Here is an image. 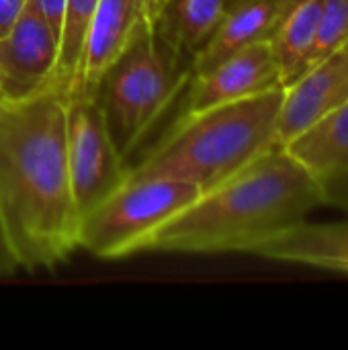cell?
I'll return each instance as SVG.
<instances>
[{"mask_svg": "<svg viewBox=\"0 0 348 350\" xmlns=\"http://www.w3.org/2000/svg\"><path fill=\"white\" fill-rule=\"evenodd\" d=\"M66 107L55 88L0 98V224L18 271H53L78 250Z\"/></svg>", "mask_w": 348, "mask_h": 350, "instance_id": "cell-1", "label": "cell"}, {"mask_svg": "<svg viewBox=\"0 0 348 350\" xmlns=\"http://www.w3.org/2000/svg\"><path fill=\"white\" fill-rule=\"evenodd\" d=\"M326 203L316 178L285 148H273L156 228L146 250L254 252Z\"/></svg>", "mask_w": 348, "mask_h": 350, "instance_id": "cell-2", "label": "cell"}, {"mask_svg": "<svg viewBox=\"0 0 348 350\" xmlns=\"http://www.w3.org/2000/svg\"><path fill=\"white\" fill-rule=\"evenodd\" d=\"M285 86L180 115L164 137L129 168L127 180L174 178L201 193L228 180L260 154L279 148Z\"/></svg>", "mask_w": 348, "mask_h": 350, "instance_id": "cell-3", "label": "cell"}, {"mask_svg": "<svg viewBox=\"0 0 348 350\" xmlns=\"http://www.w3.org/2000/svg\"><path fill=\"white\" fill-rule=\"evenodd\" d=\"M185 57L158 33L154 18L105 72L96 94L125 160L189 82L191 62Z\"/></svg>", "mask_w": 348, "mask_h": 350, "instance_id": "cell-4", "label": "cell"}, {"mask_svg": "<svg viewBox=\"0 0 348 350\" xmlns=\"http://www.w3.org/2000/svg\"><path fill=\"white\" fill-rule=\"evenodd\" d=\"M201 191L174 178L127 180L80 217L78 248L101 260L146 250L156 228L193 203Z\"/></svg>", "mask_w": 348, "mask_h": 350, "instance_id": "cell-5", "label": "cell"}, {"mask_svg": "<svg viewBox=\"0 0 348 350\" xmlns=\"http://www.w3.org/2000/svg\"><path fill=\"white\" fill-rule=\"evenodd\" d=\"M66 111L70 189L76 213L82 217L127 183L131 166L111 137L96 92L70 96Z\"/></svg>", "mask_w": 348, "mask_h": 350, "instance_id": "cell-6", "label": "cell"}, {"mask_svg": "<svg viewBox=\"0 0 348 350\" xmlns=\"http://www.w3.org/2000/svg\"><path fill=\"white\" fill-rule=\"evenodd\" d=\"M55 64V35L25 4L12 29L0 37V98L23 100L51 88Z\"/></svg>", "mask_w": 348, "mask_h": 350, "instance_id": "cell-7", "label": "cell"}, {"mask_svg": "<svg viewBox=\"0 0 348 350\" xmlns=\"http://www.w3.org/2000/svg\"><path fill=\"white\" fill-rule=\"evenodd\" d=\"M279 86H283L281 72L271 41H258L222 59L209 70L191 74L180 115L199 113L209 107L246 98Z\"/></svg>", "mask_w": 348, "mask_h": 350, "instance_id": "cell-8", "label": "cell"}, {"mask_svg": "<svg viewBox=\"0 0 348 350\" xmlns=\"http://www.w3.org/2000/svg\"><path fill=\"white\" fill-rule=\"evenodd\" d=\"M162 2L164 0H98L80 76L70 96L98 90L105 72L129 47L137 33L158 16Z\"/></svg>", "mask_w": 348, "mask_h": 350, "instance_id": "cell-9", "label": "cell"}, {"mask_svg": "<svg viewBox=\"0 0 348 350\" xmlns=\"http://www.w3.org/2000/svg\"><path fill=\"white\" fill-rule=\"evenodd\" d=\"M345 103H348V41L285 88L277 123L279 148Z\"/></svg>", "mask_w": 348, "mask_h": 350, "instance_id": "cell-10", "label": "cell"}, {"mask_svg": "<svg viewBox=\"0 0 348 350\" xmlns=\"http://www.w3.org/2000/svg\"><path fill=\"white\" fill-rule=\"evenodd\" d=\"M324 189L328 203L348 201V103L326 113L285 146Z\"/></svg>", "mask_w": 348, "mask_h": 350, "instance_id": "cell-11", "label": "cell"}, {"mask_svg": "<svg viewBox=\"0 0 348 350\" xmlns=\"http://www.w3.org/2000/svg\"><path fill=\"white\" fill-rule=\"evenodd\" d=\"M297 0H240L228 8L213 35L193 53L191 74L203 72L236 51L269 41Z\"/></svg>", "mask_w": 348, "mask_h": 350, "instance_id": "cell-12", "label": "cell"}, {"mask_svg": "<svg viewBox=\"0 0 348 350\" xmlns=\"http://www.w3.org/2000/svg\"><path fill=\"white\" fill-rule=\"evenodd\" d=\"M256 256L348 273V221H302L254 248Z\"/></svg>", "mask_w": 348, "mask_h": 350, "instance_id": "cell-13", "label": "cell"}, {"mask_svg": "<svg viewBox=\"0 0 348 350\" xmlns=\"http://www.w3.org/2000/svg\"><path fill=\"white\" fill-rule=\"evenodd\" d=\"M324 0H297L273 33L271 47L281 72V84L287 88L310 68V55L318 35Z\"/></svg>", "mask_w": 348, "mask_h": 350, "instance_id": "cell-14", "label": "cell"}, {"mask_svg": "<svg viewBox=\"0 0 348 350\" xmlns=\"http://www.w3.org/2000/svg\"><path fill=\"white\" fill-rule=\"evenodd\" d=\"M228 6V0H164L156 16V29L172 47L193 57L213 35Z\"/></svg>", "mask_w": 348, "mask_h": 350, "instance_id": "cell-15", "label": "cell"}, {"mask_svg": "<svg viewBox=\"0 0 348 350\" xmlns=\"http://www.w3.org/2000/svg\"><path fill=\"white\" fill-rule=\"evenodd\" d=\"M96 6H98V0H68L66 2V14H64L59 39H57V64H55V72L51 80V88L59 90L66 98L76 88Z\"/></svg>", "mask_w": 348, "mask_h": 350, "instance_id": "cell-16", "label": "cell"}, {"mask_svg": "<svg viewBox=\"0 0 348 350\" xmlns=\"http://www.w3.org/2000/svg\"><path fill=\"white\" fill-rule=\"evenodd\" d=\"M66 2L68 0H27V4L45 21V25L51 29L55 39H59L64 14H66Z\"/></svg>", "mask_w": 348, "mask_h": 350, "instance_id": "cell-17", "label": "cell"}, {"mask_svg": "<svg viewBox=\"0 0 348 350\" xmlns=\"http://www.w3.org/2000/svg\"><path fill=\"white\" fill-rule=\"evenodd\" d=\"M25 4L27 0H0V37H4L12 29Z\"/></svg>", "mask_w": 348, "mask_h": 350, "instance_id": "cell-18", "label": "cell"}, {"mask_svg": "<svg viewBox=\"0 0 348 350\" xmlns=\"http://www.w3.org/2000/svg\"><path fill=\"white\" fill-rule=\"evenodd\" d=\"M18 271L16 262H14V256L10 252V246H8V240H6V234L2 230V224H0V277H10Z\"/></svg>", "mask_w": 348, "mask_h": 350, "instance_id": "cell-19", "label": "cell"}, {"mask_svg": "<svg viewBox=\"0 0 348 350\" xmlns=\"http://www.w3.org/2000/svg\"><path fill=\"white\" fill-rule=\"evenodd\" d=\"M228 2H230V6H232V4H236V2H240V0H228ZM230 6H228V8H230Z\"/></svg>", "mask_w": 348, "mask_h": 350, "instance_id": "cell-20", "label": "cell"}, {"mask_svg": "<svg viewBox=\"0 0 348 350\" xmlns=\"http://www.w3.org/2000/svg\"><path fill=\"white\" fill-rule=\"evenodd\" d=\"M345 207H348V201H347V203H345Z\"/></svg>", "mask_w": 348, "mask_h": 350, "instance_id": "cell-21", "label": "cell"}]
</instances>
